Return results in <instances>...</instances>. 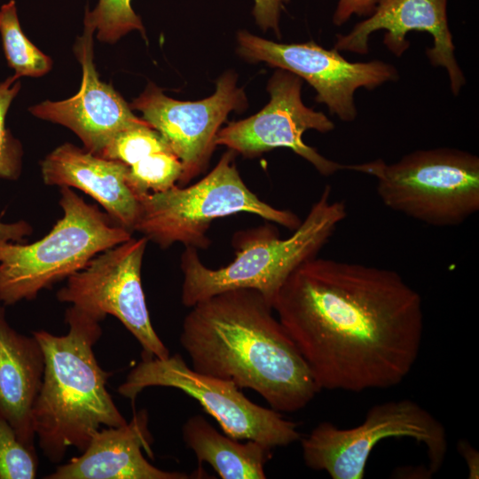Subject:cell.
<instances>
[{
  "mask_svg": "<svg viewBox=\"0 0 479 479\" xmlns=\"http://www.w3.org/2000/svg\"><path fill=\"white\" fill-rule=\"evenodd\" d=\"M273 310L320 390L397 386L420 353L421 297L390 269L316 256L288 277Z\"/></svg>",
  "mask_w": 479,
  "mask_h": 479,
  "instance_id": "obj_1",
  "label": "cell"
},
{
  "mask_svg": "<svg viewBox=\"0 0 479 479\" xmlns=\"http://www.w3.org/2000/svg\"><path fill=\"white\" fill-rule=\"evenodd\" d=\"M179 341L194 371L250 389L279 412L304 408L320 391L273 308L255 289L227 290L191 307Z\"/></svg>",
  "mask_w": 479,
  "mask_h": 479,
  "instance_id": "obj_2",
  "label": "cell"
},
{
  "mask_svg": "<svg viewBox=\"0 0 479 479\" xmlns=\"http://www.w3.org/2000/svg\"><path fill=\"white\" fill-rule=\"evenodd\" d=\"M68 332H33L44 354V373L32 410V423L43 455L52 463L70 447L82 452L102 428L128 421L107 391L111 373L98 363L93 347L102 336L100 320L72 305L66 311Z\"/></svg>",
  "mask_w": 479,
  "mask_h": 479,
  "instance_id": "obj_3",
  "label": "cell"
},
{
  "mask_svg": "<svg viewBox=\"0 0 479 479\" xmlns=\"http://www.w3.org/2000/svg\"><path fill=\"white\" fill-rule=\"evenodd\" d=\"M331 192L326 185L288 238L281 239L278 228L271 224L236 232L232 238L235 258L225 266L209 268L196 248L185 247L180 260L183 305L191 308L227 290L250 288L261 293L273 308L288 277L318 256L347 216L345 203L332 200Z\"/></svg>",
  "mask_w": 479,
  "mask_h": 479,
  "instance_id": "obj_4",
  "label": "cell"
},
{
  "mask_svg": "<svg viewBox=\"0 0 479 479\" xmlns=\"http://www.w3.org/2000/svg\"><path fill=\"white\" fill-rule=\"evenodd\" d=\"M228 150L215 168L193 185H177L137 197L138 216L134 231L161 248L175 243L197 250L211 245L208 232L213 221L249 213L294 231L302 223L293 211L262 200L244 183Z\"/></svg>",
  "mask_w": 479,
  "mask_h": 479,
  "instance_id": "obj_5",
  "label": "cell"
},
{
  "mask_svg": "<svg viewBox=\"0 0 479 479\" xmlns=\"http://www.w3.org/2000/svg\"><path fill=\"white\" fill-rule=\"evenodd\" d=\"M64 216L31 244L0 239V302L13 305L82 270L98 254L131 238L107 214L88 204L70 187H61Z\"/></svg>",
  "mask_w": 479,
  "mask_h": 479,
  "instance_id": "obj_6",
  "label": "cell"
},
{
  "mask_svg": "<svg viewBox=\"0 0 479 479\" xmlns=\"http://www.w3.org/2000/svg\"><path fill=\"white\" fill-rule=\"evenodd\" d=\"M346 169L375 177L386 207L431 226H456L479 211V158L468 152L418 150L392 164L377 159Z\"/></svg>",
  "mask_w": 479,
  "mask_h": 479,
  "instance_id": "obj_7",
  "label": "cell"
},
{
  "mask_svg": "<svg viewBox=\"0 0 479 479\" xmlns=\"http://www.w3.org/2000/svg\"><path fill=\"white\" fill-rule=\"evenodd\" d=\"M408 437L427 449L429 472L442 466L448 444L443 424L410 399L372 406L360 425L339 428L324 421L301 440L305 465L326 471L333 479H362L373 447L383 439Z\"/></svg>",
  "mask_w": 479,
  "mask_h": 479,
  "instance_id": "obj_8",
  "label": "cell"
},
{
  "mask_svg": "<svg viewBox=\"0 0 479 479\" xmlns=\"http://www.w3.org/2000/svg\"><path fill=\"white\" fill-rule=\"evenodd\" d=\"M149 387L177 389L197 400L218 422L224 433L237 440L259 442L271 449L301 439L297 424L281 412L250 401L236 384L189 367L177 353L165 359L142 357L118 388L132 401Z\"/></svg>",
  "mask_w": 479,
  "mask_h": 479,
  "instance_id": "obj_9",
  "label": "cell"
},
{
  "mask_svg": "<svg viewBox=\"0 0 479 479\" xmlns=\"http://www.w3.org/2000/svg\"><path fill=\"white\" fill-rule=\"evenodd\" d=\"M148 240L130 238L92 258L67 278L57 298L102 321L119 319L142 347V357L165 359L169 350L150 320L141 282V268Z\"/></svg>",
  "mask_w": 479,
  "mask_h": 479,
  "instance_id": "obj_10",
  "label": "cell"
},
{
  "mask_svg": "<svg viewBox=\"0 0 479 479\" xmlns=\"http://www.w3.org/2000/svg\"><path fill=\"white\" fill-rule=\"evenodd\" d=\"M239 52L249 61H263L308 82L317 91L316 100L343 122L354 121V93L373 90L398 79L396 67L381 60L349 62L336 49L326 50L314 42L279 43L247 31L238 33Z\"/></svg>",
  "mask_w": 479,
  "mask_h": 479,
  "instance_id": "obj_11",
  "label": "cell"
},
{
  "mask_svg": "<svg viewBox=\"0 0 479 479\" xmlns=\"http://www.w3.org/2000/svg\"><path fill=\"white\" fill-rule=\"evenodd\" d=\"M232 72L222 75L215 93L199 101L170 98L150 82L130 105L167 141L182 164L178 185L185 186L208 167L220 126L232 111L247 106V98Z\"/></svg>",
  "mask_w": 479,
  "mask_h": 479,
  "instance_id": "obj_12",
  "label": "cell"
},
{
  "mask_svg": "<svg viewBox=\"0 0 479 479\" xmlns=\"http://www.w3.org/2000/svg\"><path fill=\"white\" fill-rule=\"evenodd\" d=\"M301 89L299 76L277 70L268 82L270 102L256 114L220 129L216 145L245 157H255L278 147L289 148L324 177L346 169V165L324 157L303 142L306 130L327 133L334 129V124L326 114L302 103Z\"/></svg>",
  "mask_w": 479,
  "mask_h": 479,
  "instance_id": "obj_13",
  "label": "cell"
},
{
  "mask_svg": "<svg viewBox=\"0 0 479 479\" xmlns=\"http://www.w3.org/2000/svg\"><path fill=\"white\" fill-rule=\"evenodd\" d=\"M448 0H376L373 12L358 22L348 35H337L334 49L357 54L369 51L370 35L380 29L386 30L383 43L400 57L410 43L406 35L411 31L428 32L433 37V47L426 54L434 67L446 69L454 95L466 82L459 68L447 20Z\"/></svg>",
  "mask_w": 479,
  "mask_h": 479,
  "instance_id": "obj_14",
  "label": "cell"
},
{
  "mask_svg": "<svg viewBox=\"0 0 479 479\" xmlns=\"http://www.w3.org/2000/svg\"><path fill=\"white\" fill-rule=\"evenodd\" d=\"M93 29L84 27L75 47L82 68L79 91L65 100L43 101L29 111L40 119L70 129L82 141L86 151L99 156L117 133L147 122L132 113L112 85L99 80L93 63Z\"/></svg>",
  "mask_w": 479,
  "mask_h": 479,
  "instance_id": "obj_15",
  "label": "cell"
},
{
  "mask_svg": "<svg viewBox=\"0 0 479 479\" xmlns=\"http://www.w3.org/2000/svg\"><path fill=\"white\" fill-rule=\"evenodd\" d=\"M147 412H135L130 422L96 431L78 457L61 465L47 479H187L185 473L165 471L144 457L152 458V436Z\"/></svg>",
  "mask_w": 479,
  "mask_h": 479,
  "instance_id": "obj_16",
  "label": "cell"
},
{
  "mask_svg": "<svg viewBox=\"0 0 479 479\" xmlns=\"http://www.w3.org/2000/svg\"><path fill=\"white\" fill-rule=\"evenodd\" d=\"M41 166L46 185L80 189L104 207L114 224L134 231L139 203L128 185L126 164L66 143L48 154Z\"/></svg>",
  "mask_w": 479,
  "mask_h": 479,
  "instance_id": "obj_17",
  "label": "cell"
},
{
  "mask_svg": "<svg viewBox=\"0 0 479 479\" xmlns=\"http://www.w3.org/2000/svg\"><path fill=\"white\" fill-rule=\"evenodd\" d=\"M44 364L38 340L12 328L4 305H0V415L30 448H35V438L32 410L42 386Z\"/></svg>",
  "mask_w": 479,
  "mask_h": 479,
  "instance_id": "obj_18",
  "label": "cell"
},
{
  "mask_svg": "<svg viewBox=\"0 0 479 479\" xmlns=\"http://www.w3.org/2000/svg\"><path fill=\"white\" fill-rule=\"evenodd\" d=\"M186 446L200 465L209 464L222 479H264L271 448L256 441L240 443L219 433L203 416L190 417L182 427Z\"/></svg>",
  "mask_w": 479,
  "mask_h": 479,
  "instance_id": "obj_19",
  "label": "cell"
},
{
  "mask_svg": "<svg viewBox=\"0 0 479 479\" xmlns=\"http://www.w3.org/2000/svg\"><path fill=\"white\" fill-rule=\"evenodd\" d=\"M0 35L8 65L19 78L39 77L51 70V59L32 43L22 31L14 0L0 8Z\"/></svg>",
  "mask_w": 479,
  "mask_h": 479,
  "instance_id": "obj_20",
  "label": "cell"
},
{
  "mask_svg": "<svg viewBox=\"0 0 479 479\" xmlns=\"http://www.w3.org/2000/svg\"><path fill=\"white\" fill-rule=\"evenodd\" d=\"M128 167V185L137 197L169 189L182 174V164L172 151L153 153Z\"/></svg>",
  "mask_w": 479,
  "mask_h": 479,
  "instance_id": "obj_21",
  "label": "cell"
},
{
  "mask_svg": "<svg viewBox=\"0 0 479 479\" xmlns=\"http://www.w3.org/2000/svg\"><path fill=\"white\" fill-rule=\"evenodd\" d=\"M84 27L96 30L97 38L106 43H114L132 30L145 33L131 0H99L93 11L86 12Z\"/></svg>",
  "mask_w": 479,
  "mask_h": 479,
  "instance_id": "obj_22",
  "label": "cell"
},
{
  "mask_svg": "<svg viewBox=\"0 0 479 479\" xmlns=\"http://www.w3.org/2000/svg\"><path fill=\"white\" fill-rule=\"evenodd\" d=\"M172 151L163 137L148 122L120 131L99 156L131 166L157 152Z\"/></svg>",
  "mask_w": 479,
  "mask_h": 479,
  "instance_id": "obj_23",
  "label": "cell"
},
{
  "mask_svg": "<svg viewBox=\"0 0 479 479\" xmlns=\"http://www.w3.org/2000/svg\"><path fill=\"white\" fill-rule=\"evenodd\" d=\"M37 468L35 449L24 444L0 415V479H34Z\"/></svg>",
  "mask_w": 479,
  "mask_h": 479,
  "instance_id": "obj_24",
  "label": "cell"
},
{
  "mask_svg": "<svg viewBox=\"0 0 479 479\" xmlns=\"http://www.w3.org/2000/svg\"><path fill=\"white\" fill-rule=\"evenodd\" d=\"M19 79L13 75L0 82V177L5 179H16L21 169V145L5 127L8 109L20 90Z\"/></svg>",
  "mask_w": 479,
  "mask_h": 479,
  "instance_id": "obj_25",
  "label": "cell"
},
{
  "mask_svg": "<svg viewBox=\"0 0 479 479\" xmlns=\"http://www.w3.org/2000/svg\"><path fill=\"white\" fill-rule=\"evenodd\" d=\"M289 0H254L253 15L263 30L272 29L279 34L280 11Z\"/></svg>",
  "mask_w": 479,
  "mask_h": 479,
  "instance_id": "obj_26",
  "label": "cell"
},
{
  "mask_svg": "<svg viewBox=\"0 0 479 479\" xmlns=\"http://www.w3.org/2000/svg\"><path fill=\"white\" fill-rule=\"evenodd\" d=\"M376 6V0H338L337 7L333 16L335 26H342L353 14L370 16Z\"/></svg>",
  "mask_w": 479,
  "mask_h": 479,
  "instance_id": "obj_27",
  "label": "cell"
},
{
  "mask_svg": "<svg viewBox=\"0 0 479 479\" xmlns=\"http://www.w3.org/2000/svg\"><path fill=\"white\" fill-rule=\"evenodd\" d=\"M458 448L467 464L469 477L478 478V452L464 440L459 442Z\"/></svg>",
  "mask_w": 479,
  "mask_h": 479,
  "instance_id": "obj_28",
  "label": "cell"
},
{
  "mask_svg": "<svg viewBox=\"0 0 479 479\" xmlns=\"http://www.w3.org/2000/svg\"><path fill=\"white\" fill-rule=\"evenodd\" d=\"M30 228L28 224L24 222H19L13 224H0V239L8 240L12 239L13 240H20L22 237L28 234Z\"/></svg>",
  "mask_w": 479,
  "mask_h": 479,
  "instance_id": "obj_29",
  "label": "cell"
}]
</instances>
